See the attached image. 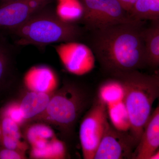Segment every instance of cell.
I'll return each mask as SVG.
<instances>
[{
	"mask_svg": "<svg viewBox=\"0 0 159 159\" xmlns=\"http://www.w3.org/2000/svg\"><path fill=\"white\" fill-rule=\"evenodd\" d=\"M67 156L65 145L57 137L40 148H31L30 157L32 159H63Z\"/></svg>",
	"mask_w": 159,
	"mask_h": 159,
	"instance_id": "cell-16",
	"label": "cell"
},
{
	"mask_svg": "<svg viewBox=\"0 0 159 159\" xmlns=\"http://www.w3.org/2000/svg\"><path fill=\"white\" fill-rule=\"evenodd\" d=\"M107 107V116L112 125L121 131L129 132L130 121L123 101Z\"/></svg>",
	"mask_w": 159,
	"mask_h": 159,
	"instance_id": "cell-19",
	"label": "cell"
},
{
	"mask_svg": "<svg viewBox=\"0 0 159 159\" xmlns=\"http://www.w3.org/2000/svg\"><path fill=\"white\" fill-rule=\"evenodd\" d=\"M0 146L25 152L29 148L28 143L21 139L3 135H0Z\"/></svg>",
	"mask_w": 159,
	"mask_h": 159,
	"instance_id": "cell-22",
	"label": "cell"
},
{
	"mask_svg": "<svg viewBox=\"0 0 159 159\" xmlns=\"http://www.w3.org/2000/svg\"><path fill=\"white\" fill-rule=\"evenodd\" d=\"M0 116L10 118L20 126L27 122L21 111L19 101H12L5 106L0 111Z\"/></svg>",
	"mask_w": 159,
	"mask_h": 159,
	"instance_id": "cell-21",
	"label": "cell"
},
{
	"mask_svg": "<svg viewBox=\"0 0 159 159\" xmlns=\"http://www.w3.org/2000/svg\"><path fill=\"white\" fill-rule=\"evenodd\" d=\"M24 85L28 90L52 94L57 90L58 77L51 68L36 66L29 69L23 78Z\"/></svg>",
	"mask_w": 159,
	"mask_h": 159,
	"instance_id": "cell-10",
	"label": "cell"
},
{
	"mask_svg": "<svg viewBox=\"0 0 159 159\" xmlns=\"http://www.w3.org/2000/svg\"><path fill=\"white\" fill-rule=\"evenodd\" d=\"M132 17L147 22L159 18V0H137L129 12Z\"/></svg>",
	"mask_w": 159,
	"mask_h": 159,
	"instance_id": "cell-18",
	"label": "cell"
},
{
	"mask_svg": "<svg viewBox=\"0 0 159 159\" xmlns=\"http://www.w3.org/2000/svg\"><path fill=\"white\" fill-rule=\"evenodd\" d=\"M146 22L144 28L146 68L159 69V18Z\"/></svg>",
	"mask_w": 159,
	"mask_h": 159,
	"instance_id": "cell-12",
	"label": "cell"
},
{
	"mask_svg": "<svg viewBox=\"0 0 159 159\" xmlns=\"http://www.w3.org/2000/svg\"><path fill=\"white\" fill-rule=\"evenodd\" d=\"M122 81L125 89L123 102L129 116V133L139 143L151 115L153 103L159 98V80L153 74L135 71L115 77Z\"/></svg>",
	"mask_w": 159,
	"mask_h": 159,
	"instance_id": "cell-2",
	"label": "cell"
},
{
	"mask_svg": "<svg viewBox=\"0 0 159 159\" xmlns=\"http://www.w3.org/2000/svg\"><path fill=\"white\" fill-rule=\"evenodd\" d=\"M25 159L26 152L0 146V159Z\"/></svg>",
	"mask_w": 159,
	"mask_h": 159,
	"instance_id": "cell-23",
	"label": "cell"
},
{
	"mask_svg": "<svg viewBox=\"0 0 159 159\" xmlns=\"http://www.w3.org/2000/svg\"><path fill=\"white\" fill-rule=\"evenodd\" d=\"M146 22L137 20L89 31L88 46L105 73L113 77L146 68Z\"/></svg>",
	"mask_w": 159,
	"mask_h": 159,
	"instance_id": "cell-1",
	"label": "cell"
},
{
	"mask_svg": "<svg viewBox=\"0 0 159 159\" xmlns=\"http://www.w3.org/2000/svg\"><path fill=\"white\" fill-rule=\"evenodd\" d=\"M123 8L128 12H130L137 0H118Z\"/></svg>",
	"mask_w": 159,
	"mask_h": 159,
	"instance_id": "cell-25",
	"label": "cell"
},
{
	"mask_svg": "<svg viewBox=\"0 0 159 159\" xmlns=\"http://www.w3.org/2000/svg\"><path fill=\"white\" fill-rule=\"evenodd\" d=\"M9 58L6 51L0 47V84L6 77L8 68Z\"/></svg>",
	"mask_w": 159,
	"mask_h": 159,
	"instance_id": "cell-24",
	"label": "cell"
},
{
	"mask_svg": "<svg viewBox=\"0 0 159 159\" xmlns=\"http://www.w3.org/2000/svg\"><path fill=\"white\" fill-rule=\"evenodd\" d=\"M58 1H62V0H58Z\"/></svg>",
	"mask_w": 159,
	"mask_h": 159,
	"instance_id": "cell-29",
	"label": "cell"
},
{
	"mask_svg": "<svg viewBox=\"0 0 159 159\" xmlns=\"http://www.w3.org/2000/svg\"><path fill=\"white\" fill-rule=\"evenodd\" d=\"M86 101L85 94L79 87L66 84L53 94L45 110L34 120L70 131L85 107Z\"/></svg>",
	"mask_w": 159,
	"mask_h": 159,
	"instance_id": "cell-4",
	"label": "cell"
},
{
	"mask_svg": "<svg viewBox=\"0 0 159 159\" xmlns=\"http://www.w3.org/2000/svg\"><path fill=\"white\" fill-rule=\"evenodd\" d=\"M52 94L29 91L19 101L23 117L28 122L34 120L45 110Z\"/></svg>",
	"mask_w": 159,
	"mask_h": 159,
	"instance_id": "cell-13",
	"label": "cell"
},
{
	"mask_svg": "<svg viewBox=\"0 0 159 159\" xmlns=\"http://www.w3.org/2000/svg\"><path fill=\"white\" fill-rule=\"evenodd\" d=\"M138 143L129 132H123L107 122L94 159L133 158Z\"/></svg>",
	"mask_w": 159,
	"mask_h": 159,
	"instance_id": "cell-7",
	"label": "cell"
},
{
	"mask_svg": "<svg viewBox=\"0 0 159 159\" xmlns=\"http://www.w3.org/2000/svg\"><path fill=\"white\" fill-rule=\"evenodd\" d=\"M20 46H46L55 43L78 41L83 36L82 28L62 20L48 6L38 11L27 21L10 29Z\"/></svg>",
	"mask_w": 159,
	"mask_h": 159,
	"instance_id": "cell-3",
	"label": "cell"
},
{
	"mask_svg": "<svg viewBox=\"0 0 159 159\" xmlns=\"http://www.w3.org/2000/svg\"><path fill=\"white\" fill-rule=\"evenodd\" d=\"M153 74L159 80V69L154 71Z\"/></svg>",
	"mask_w": 159,
	"mask_h": 159,
	"instance_id": "cell-27",
	"label": "cell"
},
{
	"mask_svg": "<svg viewBox=\"0 0 159 159\" xmlns=\"http://www.w3.org/2000/svg\"><path fill=\"white\" fill-rule=\"evenodd\" d=\"M52 0H10L0 5V29H14L22 25Z\"/></svg>",
	"mask_w": 159,
	"mask_h": 159,
	"instance_id": "cell-9",
	"label": "cell"
},
{
	"mask_svg": "<svg viewBox=\"0 0 159 159\" xmlns=\"http://www.w3.org/2000/svg\"><path fill=\"white\" fill-rule=\"evenodd\" d=\"M55 48L64 67L71 74L82 76L95 67L96 57L85 44L78 41L60 43Z\"/></svg>",
	"mask_w": 159,
	"mask_h": 159,
	"instance_id": "cell-8",
	"label": "cell"
},
{
	"mask_svg": "<svg viewBox=\"0 0 159 159\" xmlns=\"http://www.w3.org/2000/svg\"><path fill=\"white\" fill-rule=\"evenodd\" d=\"M150 159H159V149L151 157Z\"/></svg>",
	"mask_w": 159,
	"mask_h": 159,
	"instance_id": "cell-26",
	"label": "cell"
},
{
	"mask_svg": "<svg viewBox=\"0 0 159 159\" xmlns=\"http://www.w3.org/2000/svg\"><path fill=\"white\" fill-rule=\"evenodd\" d=\"M80 1L83 14L79 23L89 31L138 20L132 17L118 0Z\"/></svg>",
	"mask_w": 159,
	"mask_h": 159,
	"instance_id": "cell-5",
	"label": "cell"
},
{
	"mask_svg": "<svg viewBox=\"0 0 159 159\" xmlns=\"http://www.w3.org/2000/svg\"><path fill=\"white\" fill-rule=\"evenodd\" d=\"M55 11L62 20L77 24L82 17L83 7L80 0H62L58 1Z\"/></svg>",
	"mask_w": 159,
	"mask_h": 159,
	"instance_id": "cell-17",
	"label": "cell"
},
{
	"mask_svg": "<svg viewBox=\"0 0 159 159\" xmlns=\"http://www.w3.org/2000/svg\"><path fill=\"white\" fill-rule=\"evenodd\" d=\"M9 1H10V0H1V2H2V3H3Z\"/></svg>",
	"mask_w": 159,
	"mask_h": 159,
	"instance_id": "cell-28",
	"label": "cell"
},
{
	"mask_svg": "<svg viewBox=\"0 0 159 159\" xmlns=\"http://www.w3.org/2000/svg\"><path fill=\"white\" fill-rule=\"evenodd\" d=\"M108 121L107 107L97 98L80 126V141L84 158L94 159Z\"/></svg>",
	"mask_w": 159,
	"mask_h": 159,
	"instance_id": "cell-6",
	"label": "cell"
},
{
	"mask_svg": "<svg viewBox=\"0 0 159 159\" xmlns=\"http://www.w3.org/2000/svg\"><path fill=\"white\" fill-rule=\"evenodd\" d=\"M125 89L121 80L112 77L102 83L99 87L97 98L107 106L123 101Z\"/></svg>",
	"mask_w": 159,
	"mask_h": 159,
	"instance_id": "cell-14",
	"label": "cell"
},
{
	"mask_svg": "<svg viewBox=\"0 0 159 159\" xmlns=\"http://www.w3.org/2000/svg\"><path fill=\"white\" fill-rule=\"evenodd\" d=\"M138 143L133 159H150L159 149V98Z\"/></svg>",
	"mask_w": 159,
	"mask_h": 159,
	"instance_id": "cell-11",
	"label": "cell"
},
{
	"mask_svg": "<svg viewBox=\"0 0 159 159\" xmlns=\"http://www.w3.org/2000/svg\"><path fill=\"white\" fill-rule=\"evenodd\" d=\"M0 135L22 139L20 126L8 117L0 116Z\"/></svg>",
	"mask_w": 159,
	"mask_h": 159,
	"instance_id": "cell-20",
	"label": "cell"
},
{
	"mask_svg": "<svg viewBox=\"0 0 159 159\" xmlns=\"http://www.w3.org/2000/svg\"><path fill=\"white\" fill-rule=\"evenodd\" d=\"M25 136L31 147L43 145L56 138L52 129L43 122L29 125L26 129Z\"/></svg>",
	"mask_w": 159,
	"mask_h": 159,
	"instance_id": "cell-15",
	"label": "cell"
}]
</instances>
